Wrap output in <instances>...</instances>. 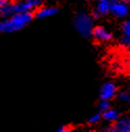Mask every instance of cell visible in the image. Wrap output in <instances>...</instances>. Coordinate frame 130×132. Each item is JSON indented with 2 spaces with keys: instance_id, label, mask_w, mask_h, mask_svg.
<instances>
[{
  "instance_id": "6da1fadb",
  "label": "cell",
  "mask_w": 130,
  "mask_h": 132,
  "mask_svg": "<svg viewBox=\"0 0 130 132\" xmlns=\"http://www.w3.org/2000/svg\"><path fill=\"white\" fill-rule=\"evenodd\" d=\"M32 18H34V15L31 13L15 14L10 18L0 21V32L9 34V32H15L21 30L31 22Z\"/></svg>"
},
{
  "instance_id": "7a4b0ae2",
  "label": "cell",
  "mask_w": 130,
  "mask_h": 132,
  "mask_svg": "<svg viewBox=\"0 0 130 132\" xmlns=\"http://www.w3.org/2000/svg\"><path fill=\"white\" fill-rule=\"evenodd\" d=\"M73 25L80 36L88 38L94 29V19L86 13H78L73 20Z\"/></svg>"
},
{
  "instance_id": "3957f363",
  "label": "cell",
  "mask_w": 130,
  "mask_h": 132,
  "mask_svg": "<svg viewBox=\"0 0 130 132\" xmlns=\"http://www.w3.org/2000/svg\"><path fill=\"white\" fill-rule=\"evenodd\" d=\"M129 12H130L129 5L124 3L121 0H118V1L110 3V13L116 18H119V19L125 18L129 15Z\"/></svg>"
},
{
  "instance_id": "277c9868",
  "label": "cell",
  "mask_w": 130,
  "mask_h": 132,
  "mask_svg": "<svg viewBox=\"0 0 130 132\" xmlns=\"http://www.w3.org/2000/svg\"><path fill=\"white\" fill-rule=\"evenodd\" d=\"M118 87L113 82H106L101 86L100 89V99L101 101H110L117 96Z\"/></svg>"
},
{
  "instance_id": "5b68a950",
  "label": "cell",
  "mask_w": 130,
  "mask_h": 132,
  "mask_svg": "<svg viewBox=\"0 0 130 132\" xmlns=\"http://www.w3.org/2000/svg\"><path fill=\"white\" fill-rule=\"evenodd\" d=\"M92 36L97 41H100V42H108L112 39V35L106 28H104L102 26L94 27V29L92 31Z\"/></svg>"
},
{
  "instance_id": "8992f818",
  "label": "cell",
  "mask_w": 130,
  "mask_h": 132,
  "mask_svg": "<svg viewBox=\"0 0 130 132\" xmlns=\"http://www.w3.org/2000/svg\"><path fill=\"white\" fill-rule=\"evenodd\" d=\"M13 15H15L14 1L13 0H3V2L0 4V17L6 19L12 17Z\"/></svg>"
},
{
  "instance_id": "52a82bcc",
  "label": "cell",
  "mask_w": 130,
  "mask_h": 132,
  "mask_svg": "<svg viewBox=\"0 0 130 132\" xmlns=\"http://www.w3.org/2000/svg\"><path fill=\"white\" fill-rule=\"evenodd\" d=\"M110 13V3L107 1H99L96 6L94 15L92 18H99L101 16H105Z\"/></svg>"
},
{
  "instance_id": "ba28073f",
  "label": "cell",
  "mask_w": 130,
  "mask_h": 132,
  "mask_svg": "<svg viewBox=\"0 0 130 132\" xmlns=\"http://www.w3.org/2000/svg\"><path fill=\"white\" fill-rule=\"evenodd\" d=\"M57 13H58V9H56L54 6H43L37 11L36 16L39 19H46V18L56 15Z\"/></svg>"
},
{
  "instance_id": "9c48e42d",
  "label": "cell",
  "mask_w": 130,
  "mask_h": 132,
  "mask_svg": "<svg viewBox=\"0 0 130 132\" xmlns=\"http://www.w3.org/2000/svg\"><path fill=\"white\" fill-rule=\"evenodd\" d=\"M122 32H123V37L121 39V43L127 47L130 48V19L124 21L122 24Z\"/></svg>"
},
{
  "instance_id": "30bf717a",
  "label": "cell",
  "mask_w": 130,
  "mask_h": 132,
  "mask_svg": "<svg viewBox=\"0 0 130 132\" xmlns=\"http://www.w3.org/2000/svg\"><path fill=\"white\" fill-rule=\"evenodd\" d=\"M34 10L31 5L25 1V0H19V1H14V11L15 14H26V13H31Z\"/></svg>"
},
{
  "instance_id": "8fae6325",
  "label": "cell",
  "mask_w": 130,
  "mask_h": 132,
  "mask_svg": "<svg viewBox=\"0 0 130 132\" xmlns=\"http://www.w3.org/2000/svg\"><path fill=\"white\" fill-rule=\"evenodd\" d=\"M115 127L117 132H130V119L129 118H120L118 122H116Z\"/></svg>"
},
{
  "instance_id": "7c38bea8",
  "label": "cell",
  "mask_w": 130,
  "mask_h": 132,
  "mask_svg": "<svg viewBox=\"0 0 130 132\" xmlns=\"http://www.w3.org/2000/svg\"><path fill=\"white\" fill-rule=\"evenodd\" d=\"M101 114H102V119H104L106 122H109V123H116L120 119V112L113 108H110Z\"/></svg>"
},
{
  "instance_id": "4fadbf2b",
  "label": "cell",
  "mask_w": 130,
  "mask_h": 132,
  "mask_svg": "<svg viewBox=\"0 0 130 132\" xmlns=\"http://www.w3.org/2000/svg\"><path fill=\"white\" fill-rule=\"evenodd\" d=\"M118 99L123 103H130V93L129 92H121L118 94Z\"/></svg>"
},
{
  "instance_id": "5bb4252c",
  "label": "cell",
  "mask_w": 130,
  "mask_h": 132,
  "mask_svg": "<svg viewBox=\"0 0 130 132\" xmlns=\"http://www.w3.org/2000/svg\"><path fill=\"white\" fill-rule=\"evenodd\" d=\"M102 119V114L101 112H96L93 116H91V118L88 119V124L91 125H95V124H98Z\"/></svg>"
},
{
  "instance_id": "9a60e30c",
  "label": "cell",
  "mask_w": 130,
  "mask_h": 132,
  "mask_svg": "<svg viewBox=\"0 0 130 132\" xmlns=\"http://www.w3.org/2000/svg\"><path fill=\"white\" fill-rule=\"evenodd\" d=\"M98 108H99V112L103 113V112L107 111L108 109H110L111 107H110V103L108 101H101L98 105Z\"/></svg>"
},
{
  "instance_id": "2e32d148",
  "label": "cell",
  "mask_w": 130,
  "mask_h": 132,
  "mask_svg": "<svg viewBox=\"0 0 130 132\" xmlns=\"http://www.w3.org/2000/svg\"><path fill=\"white\" fill-rule=\"evenodd\" d=\"M25 1H27V2L31 5L32 9H36V7L41 6L45 0H25Z\"/></svg>"
},
{
  "instance_id": "e0dca14e",
  "label": "cell",
  "mask_w": 130,
  "mask_h": 132,
  "mask_svg": "<svg viewBox=\"0 0 130 132\" xmlns=\"http://www.w3.org/2000/svg\"><path fill=\"white\" fill-rule=\"evenodd\" d=\"M72 131H73V129L68 127V126H61L57 129L56 132H72Z\"/></svg>"
},
{
  "instance_id": "ac0fdd59",
  "label": "cell",
  "mask_w": 130,
  "mask_h": 132,
  "mask_svg": "<svg viewBox=\"0 0 130 132\" xmlns=\"http://www.w3.org/2000/svg\"><path fill=\"white\" fill-rule=\"evenodd\" d=\"M102 132H117V129H116L115 125H111V126L105 127V128L102 130Z\"/></svg>"
},
{
  "instance_id": "d6986e66",
  "label": "cell",
  "mask_w": 130,
  "mask_h": 132,
  "mask_svg": "<svg viewBox=\"0 0 130 132\" xmlns=\"http://www.w3.org/2000/svg\"><path fill=\"white\" fill-rule=\"evenodd\" d=\"M98 1H107V2H109V3H112V2H115V1H118V0H98Z\"/></svg>"
},
{
  "instance_id": "ffe728a7",
  "label": "cell",
  "mask_w": 130,
  "mask_h": 132,
  "mask_svg": "<svg viewBox=\"0 0 130 132\" xmlns=\"http://www.w3.org/2000/svg\"><path fill=\"white\" fill-rule=\"evenodd\" d=\"M122 1L124 3H126V4H130V0H122Z\"/></svg>"
},
{
  "instance_id": "44dd1931",
  "label": "cell",
  "mask_w": 130,
  "mask_h": 132,
  "mask_svg": "<svg viewBox=\"0 0 130 132\" xmlns=\"http://www.w3.org/2000/svg\"><path fill=\"white\" fill-rule=\"evenodd\" d=\"M2 2H3V0H0V4H1Z\"/></svg>"
},
{
  "instance_id": "7402d4cb",
  "label": "cell",
  "mask_w": 130,
  "mask_h": 132,
  "mask_svg": "<svg viewBox=\"0 0 130 132\" xmlns=\"http://www.w3.org/2000/svg\"><path fill=\"white\" fill-rule=\"evenodd\" d=\"M129 88H130V81H129Z\"/></svg>"
},
{
  "instance_id": "603a6c76",
  "label": "cell",
  "mask_w": 130,
  "mask_h": 132,
  "mask_svg": "<svg viewBox=\"0 0 130 132\" xmlns=\"http://www.w3.org/2000/svg\"><path fill=\"white\" fill-rule=\"evenodd\" d=\"M72 132H76V131H75V130H73V131H72Z\"/></svg>"
}]
</instances>
